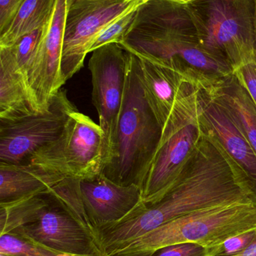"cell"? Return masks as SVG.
Returning <instances> with one entry per match:
<instances>
[{
	"label": "cell",
	"mask_w": 256,
	"mask_h": 256,
	"mask_svg": "<svg viewBox=\"0 0 256 256\" xmlns=\"http://www.w3.org/2000/svg\"><path fill=\"white\" fill-rule=\"evenodd\" d=\"M236 202L255 203L249 182L217 140L205 132L184 177L171 192L158 202L142 204L122 220L96 227L95 232L102 251L111 256L173 220Z\"/></svg>",
	"instance_id": "cell-1"
},
{
	"label": "cell",
	"mask_w": 256,
	"mask_h": 256,
	"mask_svg": "<svg viewBox=\"0 0 256 256\" xmlns=\"http://www.w3.org/2000/svg\"><path fill=\"white\" fill-rule=\"evenodd\" d=\"M120 44L137 56L183 63L212 84L234 76L232 67L201 44L186 4L169 0L143 2Z\"/></svg>",
	"instance_id": "cell-2"
},
{
	"label": "cell",
	"mask_w": 256,
	"mask_h": 256,
	"mask_svg": "<svg viewBox=\"0 0 256 256\" xmlns=\"http://www.w3.org/2000/svg\"><path fill=\"white\" fill-rule=\"evenodd\" d=\"M161 129L148 106L140 82L138 58L129 52L123 109L111 160L102 174L123 186L141 188L159 143Z\"/></svg>",
	"instance_id": "cell-3"
},
{
	"label": "cell",
	"mask_w": 256,
	"mask_h": 256,
	"mask_svg": "<svg viewBox=\"0 0 256 256\" xmlns=\"http://www.w3.org/2000/svg\"><path fill=\"white\" fill-rule=\"evenodd\" d=\"M201 90L179 102L162 128L141 185L146 206L160 201L181 182L198 150L205 134L200 120Z\"/></svg>",
	"instance_id": "cell-4"
},
{
	"label": "cell",
	"mask_w": 256,
	"mask_h": 256,
	"mask_svg": "<svg viewBox=\"0 0 256 256\" xmlns=\"http://www.w3.org/2000/svg\"><path fill=\"white\" fill-rule=\"evenodd\" d=\"M255 228V203L222 204L169 221L110 256H150L157 250L175 244L195 243L212 248Z\"/></svg>",
	"instance_id": "cell-5"
},
{
	"label": "cell",
	"mask_w": 256,
	"mask_h": 256,
	"mask_svg": "<svg viewBox=\"0 0 256 256\" xmlns=\"http://www.w3.org/2000/svg\"><path fill=\"white\" fill-rule=\"evenodd\" d=\"M201 44L237 68L255 48V0H195L186 4Z\"/></svg>",
	"instance_id": "cell-6"
},
{
	"label": "cell",
	"mask_w": 256,
	"mask_h": 256,
	"mask_svg": "<svg viewBox=\"0 0 256 256\" xmlns=\"http://www.w3.org/2000/svg\"><path fill=\"white\" fill-rule=\"evenodd\" d=\"M106 155L102 128L75 109L60 136L33 154L27 164L42 167L63 179L90 178L102 174Z\"/></svg>",
	"instance_id": "cell-7"
},
{
	"label": "cell",
	"mask_w": 256,
	"mask_h": 256,
	"mask_svg": "<svg viewBox=\"0 0 256 256\" xmlns=\"http://www.w3.org/2000/svg\"><path fill=\"white\" fill-rule=\"evenodd\" d=\"M142 2L143 0H67L61 61L65 82L81 70L99 33Z\"/></svg>",
	"instance_id": "cell-8"
},
{
	"label": "cell",
	"mask_w": 256,
	"mask_h": 256,
	"mask_svg": "<svg viewBox=\"0 0 256 256\" xmlns=\"http://www.w3.org/2000/svg\"><path fill=\"white\" fill-rule=\"evenodd\" d=\"M88 67L92 76L93 103L106 140V166L115 146L124 102L129 52L120 44L104 45L92 52Z\"/></svg>",
	"instance_id": "cell-9"
},
{
	"label": "cell",
	"mask_w": 256,
	"mask_h": 256,
	"mask_svg": "<svg viewBox=\"0 0 256 256\" xmlns=\"http://www.w3.org/2000/svg\"><path fill=\"white\" fill-rule=\"evenodd\" d=\"M76 109L60 90L48 110L13 120H0V164H27L39 149L57 140Z\"/></svg>",
	"instance_id": "cell-10"
},
{
	"label": "cell",
	"mask_w": 256,
	"mask_h": 256,
	"mask_svg": "<svg viewBox=\"0 0 256 256\" xmlns=\"http://www.w3.org/2000/svg\"><path fill=\"white\" fill-rule=\"evenodd\" d=\"M137 58L144 97L161 129L179 102L202 88L215 86L180 62Z\"/></svg>",
	"instance_id": "cell-11"
},
{
	"label": "cell",
	"mask_w": 256,
	"mask_h": 256,
	"mask_svg": "<svg viewBox=\"0 0 256 256\" xmlns=\"http://www.w3.org/2000/svg\"><path fill=\"white\" fill-rule=\"evenodd\" d=\"M67 0H57L46 31L27 70V84L36 112L48 110L54 96L66 84L61 61Z\"/></svg>",
	"instance_id": "cell-12"
},
{
	"label": "cell",
	"mask_w": 256,
	"mask_h": 256,
	"mask_svg": "<svg viewBox=\"0 0 256 256\" xmlns=\"http://www.w3.org/2000/svg\"><path fill=\"white\" fill-rule=\"evenodd\" d=\"M216 86L200 91L201 124L204 131L217 140L243 172L250 185L256 204L255 152L233 111L215 92Z\"/></svg>",
	"instance_id": "cell-13"
},
{
	"label": "cell",
	"mask_w": 256,
	"mask_h": 256,
	"mask_svg": "<svg viewBox=\"0 0 256 256\" xmlns=\"http://www.w3.org/2000/svg\"><path fill=\"white\" fill-rule=\"evenodd\" d=\"M47 196L49 204L40 218L15 231L21 232L47 248L66 254L106 255L93 230L83 225L55 200Z\"/></svg>",
	"instance_id": "cell-14"
},
{
	"label": "cell",
	"mask_w": 256,
	"mask_h": 256,
	"mask_svg": "<svg viewBox=\"0 0 256 256\" xmlns=\"http://www.w3.org/2000/svg\"><path fill=\"white\" fill-rule=\"evenodd\" d=\"M83 207L93 230L115 224L144 204L138 185L123 186L103 174L77 179Z\"/></svg>",
	"instance_id": "cell-15"
},
{
	"label": "cell",
	"mask_w": 256,
	"mask_h": 256,
	"mask_svg": "<svg viewBox=\"0 0 256 256\" xmlns=\"http://www.w3.org/2000/svg\"><path fill=\"white\" fill-rule=\"evenodd\" d=\"M63 180L58 174L33 164H0V204L45 195Z\"/></svg>",
	"instance_id": "cell-16"
},
{
	"label": "cell",
	"mask_w": 256,
	"mask_h": 256,
	"mask_svg": "<svg viewBox=\"0 0 256 256\" xmlns=\"http://www.w3.org/2000/svg\"><path fill=\"white\" fill-rule=\"evenodd\" d=\"M36 112L25 74L10 48H0V120H13Z\"/></svg>",
	"instance_id": "cell-17"
},
{
	"label": "cell",
	"mask_w": 256,
	"mask_h": 256,
	"mask_svg": "<svg viewBox=\"0 0 256 256\" xmlns=\"http://www.w3.org/2000/svg\"><path fill=\"white\" fill-rule=\"evenodd\" d=\"M57 0H24L7 30L0 36V48H10L27 33L46 25Z\"/></svg>",
	"instance_id": "cell-18"
},
{
	"label": "cell",
	"mask_w": 256,
	"mask_h": 256,
	"mask_svg": "<svg viewBox=\"0 0 256 256\" xmlns=\"http://www.w3.org/2000/svg\"><path fill=\"white\" fill-rule=\"evenodd\" d=\"M215 92L233 111L256 153V106L235 76L216 86Z\"/></svg>",
	"instance_id": "cell-19"
},
{
	"label": "cell",
	"mask_w": 256,
	"mask_h": 256,
	"mask_svg": "<svg viewBox=\"0 0 256 256\" xmlns=\"http://www.w3.org/2000/svg\"><path fill=\"white\" fill-rule=\"evenodd\" d=\"M49 204L46 195L0 204V236L36 222Z\"/></svg>",
	"instance_id": "cell-20"
},
{
	"label": "cell",
	"mask_w": 256,
	"mask_h": 256,
	"mask_svg": "<svg viewBox=\"0 0 256 256\" xmlns=\"http://www.w3.org/2000/svg\"><path fill=\"white\" fill-rule=\"evenodd\" d=\"M0 254L13 256H110L66 254L40 244L19 231L0 236Z\"/></svg>",
	"instance_id": "cell-21"
},
{
	"label": "cell",
	"mask_w": 256,
	"mask_h": 256,
	"mask_svg": "<svg viewBox=\"0 0 256 256\" xmlns=\"http://www.w3.org/2000/svg\"><path fill=\"white\" fill-rule=\"evenodd\" d=\"M140 6L141 4L132 8L129 12L113 21L105 30H102L95 39L90 49V52L108 44H120L133 24Z\"/></svg>",
	"instance_id": "cell-22"
},
{
	"label": "cell",
	"mask_w": 256,
	"mask_h": 256,
	"mask_svg": "<svg viewBox=\"0 0 256 256\" xmlns=\"http://www.w3.org/2000/svg\"><path fill=\"white\" fill-rule=\"evenodd\" d=\"M48 24V22L46 25L36 28L27 33L25 36H22L15 42V44L10 46L18 66L25 75H27V68L36 54L41 40L45 34Z\"/></svg>",
	"instance_id": "cell-23"
},
{
	"label": "cell",
	"mask_w": 256,
	"mask_h": 256,
	"mask_svg": "<svg viewBox=\"0 0 256 256\" xmlns=\"http://www.w3.org/2000/svg\"><path fill=\"white\" fill-rule=\"evenodd\" d=\"M256 239V228L240 233L222 243L207 248L208 256H237L244 252Z\"/></svg>",
	"instance_id": "cell-24"
},
{
	"label": "cell",
	"mask_w": 256,
	"mask_h": 256,
	"mask_svg": "<svg viewBox=\"0 0 256 256\" xmlns=\"http://www.w3.org/2000/svg\"><path fill=\"white\" fill-rule=\"evenodd\" d=\"M234 76L246 90L256 106V50L234 70Z\"/></svg>",
	"instance_id": "cell-25"
},
{
	"label": "cell",
	"mask_w": 256,
	"mask_h": 256,
	"mask_svg": "<svg viewBox=\"0 0 256 256\" xmlns=\"http://www.w3.org/2000/svg\"><path fill=\"white\" fill-rule=\"evenodd\" d=\"M150 256H208L207 248L195 243L169 245L157 250Z\"/></svg>",
	"instance_id": "cell-26"
},
{
	"label": "cell",
	"mask_w": 256,
	"mask_h": 256,
	"mask_svg": "<svg viewBox=\"0 0 256 256\" xmlns=\"http://www.w3.org/2000/svg\"><path fill=\"white\" fill-rule=\"evenodd\" d=\"M24 0H0V36L7 30Z\"/></svg>",
	"instance_id": "cell-27"
},
{
	"label": "cell",
	"mask_w": 256,
	"mask_h": 256,
	"mask_svg": "<svg viewBox=\"0 0 256 256\" xmlns=\"http://www.w3.org/2000/svg\"><path fill=\"white\" fill-rule=\"evenodd\" d=\"M237 256H256V239L244 252Z\"/></svg>",
	"instance_id": "cell-28"
},
{
	"label": "cell",
	"mask_w": 256,
	"mask_h": 256,
	"mask_svg": "<svg viewBox=\"0 0 256 256\" xmlns=\"http://www.w3.org/2000/svg\"><path fill=\"white\" fill-rule=\"evenodd\" d=\"M148 1V0H143V2ZM169 1L181 3V4H188V3L192 2L195 0H169Z\"/></svg>",
	"instance_id": "cell-29"
},
{
	"label": "cell",
	"mask_w": 256,
	"mask_h": 256,
	"mask_svg": "<svg viewBox=\"0 0 256 256\" xmlns=\"http://www.w3.org/2000/svg\"><path fill=\"white\" fill-rule=\"evenodd\" d=\"M255 6H256V0H255ZM255 48H256V9H255Z\"/></svg>",
	"instance_id": "cell-30"
},
{
	"label": "cell",
	"mask_w": 256,
	"mask_h": 256,
	"mask_svg": "<svg viewBox=\"0 0 256 256\" xmlns=\"http://www.w3.org/2000/svg\"><path fill=\"white\" fill-rule=\"evenodd\" d=\"M0 256H13L6 255V254H0Z\"/></svg>",
	"instance_id": "cell-31"
}]
</instances>
